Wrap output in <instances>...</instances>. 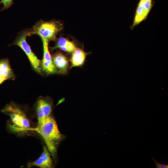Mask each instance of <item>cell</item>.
<instances>
[{"mask_svg": "<svg viewBox=\"0 0 168 168\" xmlns=\"http://www.w3.org/2000/svg\"><path fill=\"white\" fill-rule=\"evenodd\" d=\"M0 74L7 79H13L14 76L8 60L6 59L0 60Z\"/></svg>", "mask_w": 168, "mask_h": 168, "instance_id": "12", "label": "cell"}, {"mask_svg": "<svg viewBox=\"0 0 168 168\" xmlns=\"http://www.w3.org/2000/svg\"><path fill=\"white\" fill-rule=\"evenodd\" d=\"M58 48L68 53H73L76 49L74 44L72 41L63 38H60L53 49Z\"/></svg>", "mask_w": 168, "mask_h": 168, "instance_id": "11", "label": "cell"}, {"mask_svg": "<svg viewBox=\"0 0 168 168\" xmlns=\"http://www.w3.org/2000/svg\"><path fill=\"white\" fill-rule=\"evenodd\" d=\"M52 109V103L48 100L43 97L38 99L36 106L38 121L50 115Z\"/></svg>", "mask_w": 168, "mask_h": 168, "instance_id": "7", "label": "cell"}, {"mask_svg": "<svg viewBox=\"0 0 168 168\" xmlns=\"http://www.w3.org/2000/svg\"><path fill=\"white\" fill-rule=\"evenodd\" d=\"M28 130L36 131L42 136L48 151L54 157L56 152L57 145L63 137L53 118L50 115L38 121L36 128H30Z\"/></svg>", "mask_w": 168, "mask_h": 168, "instance_id": "1", "label": "cell"}, {"mask_svg": "<svg viewBox=\"0 0 168 168\" xmlns=\"http://www.w3.org/2000/svg\"><path fill=\"white\" fill-rule=\"evenodd\" d=\"M86 54L82 49L77 48L72 53L71 58V67H78L83 65Z\"/></svg>", "mask_w": 168, "mask_h": 168, "instance_id": "10", "label": "cell"}, {"mask_svg": "<svg viewBox=\"0 0 168 168\" xmlns=\"http://www.w3.org/2000/svg\"><path fill=\"white\" fill-rule=\"evenodd\" d=\"M28 31H23L19 35L14 43V44L20 47L27 55L30 64L35 70L39 73H41V61L38 58L32 51L26 40Z\"/></svg>", "mask_w": 168, "mask_h": 168, "instance_id": "4", "label": "cell"}, {"mask_svg": "<svg viewBox=\"0 0 168 168\" xmlns=\"http://www.w3.org/2000/svg\"><path fill=\"white\" fill-rule=\"evenodd\" d=\"M41 39L43 42L44 52L43 57L41 61L42 69L47 74L55 73L57 72V70L54 65L49 50V41L45 39Z\"/></svg>", "mask_w": 168, "mask_h": 168, "instance_id": "6", "label": "cell"}, {"mask_svg": "<svg viewBox=\"0 0 168 168\" xmlns=\"http://www.w3.org/2000/svg\"><path fill=\"white\" fill-rule=\"evenodd\" d=\"M2 112L9 115L12 125L8 127L11 131L18 132L28 130L29 121L24 112L14 104L7 105Z\"/></svg>", "mask_w": 168, "mask_h": 168, "instance_id": "2", "label": "cell"}, {"mask_svg": "<svg viewBox=\"0 0 168 168\" xmlns=\"http://www.w3.org/2000/svg\"><path fill=\"white\" fill-rule=\"evenodd\" d=\"M153 161L155 163L156 168H168V164H162L159 163L155 160L153 156L151 157Z\"/></svg>", "mask_w": 168, "mask_h": 168, "instance_id": "14", "label": "cell"}, {"mask_svg": "<svg viewBox=\"0 0 168 168\" xmlns=\"http://www.w3.org/2000/svg\"><path fill=\"white\" fill-rule=\"evenodd\" d=\"M7 79L5 77L0 74V84Z\"/></svg>", "mask_w": 168, "mask_h": 168, "instance_id": "15", "label": "cell"}, {"mask_svg": "<svg viewBox=\"0 0 168 168\" xmlns=\"http://www.w3.org/2000/svg\"><path fill=\"white\" fill-rule=\"evenodd\" d=\"M13 2V0H1L0 4L2 3L3 5L1 11L9 8L12 4Z\"/></svg>", "mask_w": 168, "mask_h": 168, "instance_id": "13", "label": "cell"}, {"mask_svg": "<svg viewBox=\"0 0 168 168\" xmlns=\"http://www.w3.org/2000/svg\"><path fill=\"white\" fill-rule=\"evenodd\" d=\"M154 2V0H139L135 10L132 24L130 27L131 30L147 18Z\"/></svg>", "mask_w": 168, "mask_h": 168, "instance_id": "5", "label": "cell"}, {"mask_svg": "<svg viewBox=\"0 0 168 168\" xmlns=\"http://www.w3.org/2000/svg\"><path fill=\"white\" fill-rule=\"evenodd\" d=\"M54 65L61 73L66 72L68 67V60L66 57L60 53H57L52 57Z\"/></svg>", "mask_w": 168, "mask_h": 168, "instance_id": "9", "label": "cell"}, {"mask_svg": "<svg viewBox=\"0 0 168 168\" xmlns=\"http://www.w3.org/2000/svg\"><path fill=\"white\" fill-rule=\"evenodd\" d=\"M63 28L62 23L57 21H40L36 23L31 30L28 31V36L34 34L39 35L41 39L54 40L57 35Z\"/></svg>", "mask_w": 168, "mask_h": 168, "instance_id": "3", "label": "cell"}, {"mask_svg": "<svg viewBox=\"0 0 168 168\" xmlns=\"http://www.w3.org/2000/svg\"><path fill=\"white\" fill-rule=\"evenodd\" d=\"M29 166H35L40 168H52L53 164L50 152L47 147H43L42 153L35 161L30 163Z\"/></svg>", "mask_w": 168, "mask_h": 168, "instance_id": "8", "label": "cell"}]
</instances>
